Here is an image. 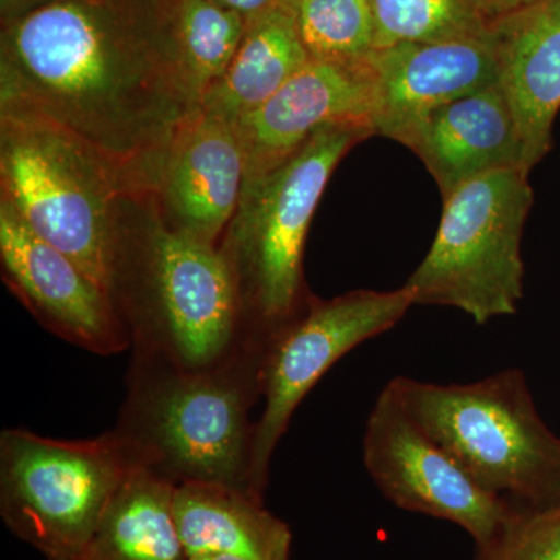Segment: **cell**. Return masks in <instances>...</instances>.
I'll use <instances>...</instances> for the list:
<instances>
[{
  "mask_svg": "<svg viewBox=\"0 0 560 560\" xmlns=\"http://www.w3.org/2000/svg\"><path fill=\"white\" fill-rule=\"evenodd\" d=\"M261 352L250 346L205 371L149 360L161 371L140 375L117 433L140 463L175 485L220 482L249 492V410L260 397Z\"/></svg>",
  "mask_w": 560,
  "mask_h": 560,
  "instance_id": "obj_4",
  "label": "cell"
},
{
  "mask_svg": "<svg viewBox=\"0 0 560 560\" xmlns=\"http://www.w3.org/2000/svg\"><path fill=\"white\" fill-rule=\"evenodd\" d=\"M0 191L116 301L124 206L132 201L90 147L35 110L0 103Z\"/></svg>",
  "mask_w": 560,
  "mask_h": 560,
  "instance_id": "obj_2",
  "label": "cell"
},
{
  "mask_svg": "<svg viewBox=\"0 0 560 560\" xmlns=\"http://www.w3.org/2000/svg\"><path fill=\"white\" fill-rule=\"evenodd\" d=\"M3 279L35 318L62 340L101 355L130 345L117 302L62 250L43 241L0 198Z\"/></svg>",
  "mask_w": 560,
  "mask_h": 560,
  "instance_id": "obj_11",
  "label": "cell"
},
{
  "mask_svg": "<svg viewBox=\"0 0 560 560\" xmlns=\"http://www.w3.org/2000/svg\"><path fill=\"white\" fill-rule=\"evenodd\" d=\"M490 35L530 172L551 150L560 110V0H533L493 21Z\"/></svg>",
  "mask_w": 560,
  "mask_h": 560,
  "instance_id": "obj_16",
  "label": "cell"
},
{
  "mask_svg": "<svg viewBox=\"0 0 560 560\" xmlns=\"http://www.w3.org/2000/svg\"><path fill=\"white\" fill-rule=\"evenodd\" d=\"M311 61L287 3L248 21L241 47L201 108L237 124Z\"/></svg>",
  "mask_w": 560,
  "mask_h": 560,
  "instance_id": "obj_19",
  "label": "cell"
},
{
  "mask_svg": "<svg viewBox=\"0 0 560 560\" xmlns=\"http://www.w3.org/2000/svg\"><path fill=\"white\" fill-rule=\"evenodd\" d=\"M245 179L237 127L201 108L173 143L151 205L168 230L219 246L237 212Z\"/></svg>",
  "mask_w": 560,
  "mask_h": 560,
  "instance_id": "obj_14",
  "label": "cell"
},
{
  "mask_svg": "<svg viewBox=\"0 0 560 560\" xmlns=\"http://www.w3.org/2000/svg\"><path fill=\"white\" fill-rule=\"evenodd\" d=\"M405 147L425 164L442 200L488 173L529 172L517 120L500 81L433 110Z\"/></svg>",
  "mask_w": 560,
  "mask_h": 560,
  "instance_id": "obj_15",
  "label": "cell"
},
{
  "mask_svg": "<svg viewBox=\"0 0 560 560\" xmlns=\"http://www.w3.org/2000/svg\"><path fill=\"white\" fill-rule=\"evenodd\" d=\"M223 9L235 11L246 18V21L259 18L268 11L275 10L276 7L282 5L285 0H210Z\"/></svg>",
  "mask_w": 560,
  "mask_h": 560,
  "instance_id": "obj_24",
  "label": "cell"
},
{
  "mask_svg": "<svg viewBox=\"0 0 560 560\" xmlns=\"http://www.w3.org/2000/svg\"><path fill=\"white\" fill-rule=\"evenodd\" d=\"M187 560H245L235 558V556L228 555H210V556H197V558H187Z\"/></svg>",
  "mask_w": 560,
  "mask_h": 560,
  "instance_id": "obj_27",
  "label": "cell"
},
{
  "mask_svg": "<svg viewBox=\"0 0 560 560\" xmlns=\"http://www.w3.org/2000/svg\"><path fill=\"white\" fill-rule=\"evenodd\" d=\"M371 68L372 127L401 145L433 110L500 81L490 32L480 38L383 47L372 55Z\"/></svg>",
  "mask_w": 560,
  "mask_h": 560,
  "instance_id": "obj_13",
  "label": "cell"
},
{
  "mask_svg": "<svg viewBox=\"0 0 560 560\" xmlns=\"http://www.w3.org/2000/svg\"><path fill=\"white\" fill-rule=\"evenodd\" d=\"M377 49L401 43H438L489 35L481 0H372Z\"/></svg>",
  "mask_w": 560,
  "mask_h": 560,
  "instance_id": "obj_22",
  "label": "cell"
},
{
  "mask_svg": "<svg viewBox=\"0 0 560 560\" xmlns=\"http://www.w3.org/2000/svg\"><path fill=\"white\" fill-rule=\"evenodd\" d=\"M138 456L117 431L60 441L0 434V515L47 560H81L103 512Z\"/></svg>",
  "mask_w": 560,
  "mask_h": 560,
  "instance_id": "obj_8",
  "label": "cell"
},
{
  "mask_svg": "<svg viewBox=\"0 0 560 560\" xmlns=\"http://www.w3.org/2000/svg\"><path fill=\"white\" fill-rule=\"evenodd\" d=\"M372 113L371 60L357 66L308 61L264 105L235 124L245 153V184L276 171L327 125H359L374 132Z\"/></svg>",
  "mask_w": 560,
  "mask_h": 560,
  "instance_id": "obj_12",
  "label": "cell"
},
{
  "mask_svg": "<svg viewBox=\"0 0 560 560\" xmlns=\"http://www.w3.org/2000/svg\"><path fill=\"white\" fill-rule=\"evenodd\" d=\"M175 488L136 460L81 560H187L173 510Z\"/></svg>",
  "mask_w": 560,
  "mask_h": 560,
  "instance_id": "obj_18",
  "label": "cell"
},
{
  "mask_svg": "<svg viewBox=\"0 0 560 560\" xmlns=\"http://www.w3.org/2000/svg\"><path fill=\"white\" fill-rule=\"evenodd\" d=\"M311 60L366 65L377 50L372 0H285Z\"/></svg>",
  "mask_w": 560,
  "mask_h": 560,
  "instance_id": "obj_21",
  "label": "cell"
},
{
  "mask_svg": "<svg viewBox=\"0 0 560 560\" xmlns=\"http://www.w3.org/2000/svg\"><path fill=\"white\" fill-rule=\"evenodd\" d=\"M389 386L490 495L511 510L560 503V438L540 418L521 370L448 385L399 375Z\"/></svg>",
  "mask_w": 560,
  "mask_h": 560,
  "instance_id": "obj_3",
  "label": "cell"
},
{
  "mask_svg": "<svg viewBox=\"0 0 560 560\" xmlns=\"http://www.w3.org/2000/svg\"><path fill=\"white\" fill-rule=\"evenodd\" d=\"M173 510L187 558L291 560L290 526L246 490L220 482H179Z\"/></svg>",
  "mask_w": 560,
  "mask_h": 560,
  "instance_id": "obj_17",
  "label": "cell"
},
{
  "mask_svg": "<svg viewBox=\"0 0 560 560\" xmlns=\"http://www.w3.org/2000/svg\"><path fill=\"white\" fill-rule=\"evenodd\" d=\"M442 201L434 241L405 283L415 304L458 308L481 326L515 315L525 289L523 230L534 202L529 172L488 173Z\"/></svg>",
  "mask_w": 560,
  "mask_h": 560,
  "instance_id": "obj_7",
  "label": "cell"
},
{
  "mask_svg": "<svg viewBox=\"0 0 560 560\" xmlns=\"http://www.w3.org/2000/svg\"><path fill=\"white\" fill-rule=\"evenodd\" d=\"M0 103L60 125L131 201L153 202L201 109L180 65L175 0H58L3 25Z\"/></svg>",
  "mask_w": 560,
  "mask_h": 560,
  "instance_id": "obj_1",
  "label": "cell"
},
{
  "mask_svg": "<svg viewBox=\"0 0 560 560\" xmlns=\"http://www.w3.org/2000/svg\"><path fill=\"white\" fill-rule=\"evenodd\" d=\"M248 21L210 0H175V35L180 65L197 97L226 73L245 36Z\"/></svg>",
  "mask_w": 560,
  "mask_h": 560,
  "instance_id": "obj_20",
  "label": "cell"
},
{
  "mask_svg": "<svg viewBox=\"0 0 560 560\" xmlns=\"http://www.w3.org/2000/svg\"><path fill=\"white\" fill-rule=\"evenodd\" d=\"M471 560H560V503L547 510H512L492 539L475 545Z\"/></svg>",
  "mask_w": 560,
  "mask_h": 560,
  "instance_id": "obj_23",
  "label": "cell"
},
{
  "mask_svg": "<svg viewBox=\"0 0 560 560\" xmlns=\"http://www.w3.org/2000/svg\"><path fill=\"white\" fill-rule=\"evenodd\" d=\"M415 304L410 287L308 298L304 311L268 338L261 352L264 410L254 423L248 489L264 500L272 453L302 400L350 350L396 327Z\"/></svg>",
  "mask_w": 560,
  "mask_h": 560,
  "instance_id": "obj_9",
  "label": "cell"
},
{
  "mask_svg": "<svg viewBox=\"0 0 560 560\" xmlns=\"http://www.w3.org/2000/svg\"><path fill=\"white\" fill-rule=\"evenodd\" d=\"M363 463L394 506L451 522L466 530L475 545L492 539L510 517L511 508L471 480L411 418L389 383L368 418Z\"/></svg>",
  "mask_w": 560,
  "mask_h": 560,
  "instance_id": "obj_10",
  "label": "cell"
},
{
  "mask_svg": "<svg viewBox=\"0 0 560 560\" xmlns=\"http://www.w3.org/2000/svg\"><path fill=\"white\" fill-rule=\"evenodd\" d=\"M530 2L533 0H481L482 9L492 22L523 9Z\"/></svg>",
  "mask_w": 560,
  "mask_h": 560,
  "instance_id": "obj_26",
  "label": "cell"
},
{
  "mask_svg": "<svg viewBox=\"0 0 560 560\" xmlns=\"http://www.w3.org/2000/svg\"><path fill=\"white\" fill-rule=\"evenodd\" d=\"M125 294L140 359L205 371L241 352L242 302L223 250L168 230L156 212L138 237L125 232L116 302Z\"/></svg>",
  "mask_w": 560,
  "mask_h": 560,
  "instance_id": "obj_5",
  "label": "cell"
},
{
  "mask_svg": "<svg viewBox=\"0 0 560 560\" xmlns=\"http://www.w3.org/2000/svg\"><path fill=\"white\" fill-rule=\"evenodd\" d=\"M371 136L359 125H327L276 171L243 186L220 249L261 345L304 311L302 260L313 213L342 158Z\"/></svg>",
  "mask_w": 560,
  "mask_h": 560,
  "instance_id": "obj_6",
  "label": "cell"
},
{
  "mask_svg": "<svg viewBox=\"0 0 560 560\" xmlns=\"http://www.w3.org/2000/svg\"><path fill=\"white\" fill-rule=\"evenodd\" d=\"M58 2V0H0V21L3 25L20 20L25 14L40 9V7L49 5V3Z\"/></svg>",
  "mask_w": 560,
  "mask_h": 560,
  "instance_id": "obj_25",
  "label": "cell"
}]
</instances>
